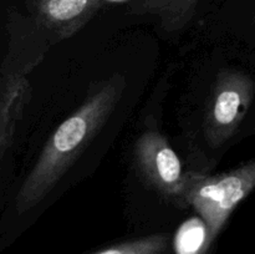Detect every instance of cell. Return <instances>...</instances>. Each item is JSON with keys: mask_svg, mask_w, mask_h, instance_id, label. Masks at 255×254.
<instances>
[{"mask_svg": "<svg viewBox=\"0 0 255 254\" xmlns=\"http://www.w3.org/2000/svg\"><path fill=\"white\" fill-rule=\"evenodd\" d=\"M134 161L147 184L162 197L182 207L186 173L181 159L163 134L146 131L134 144Z\"/></svg>", "mask_w": 255, "mask_h": 254, "instance_id": "obj_4", "label": "cell"}, {"mask_svg": "<svg viewBox=\"0 0 255 254\" xmlns=\"http://www.w3.org/2000/svg\"><path fill=\"white\" fill-rule=\"evenodd\" d=\"M201 0H136L132 11L157 16L166 31L181 30L192 20Z\"/></svg>", "mask_w": 255, "mask_h": 254, "instance_id": "obj_7", "label": "cell"}, {"mask_svg": "<svg viewBox=\"0 0 255 254\" xmlns=\"http://www.w3.org/2000/svg\"><path fill=\"white\" fill-rule=\"evenodd\" d=\"M167 252H168V236L157 233L133 241L124 242L92 254H167Z\"/></svg>", "mask_w": 255, "mask_h": 254, "instance_id": "obj_9", "label": "cell"}, {"mask_svg": "<svg viewBox=\"0 0 255 254\" xmlns=\"http://www.w3.org/2000/svg\"><path fill=\"white\" fill-rule=\"evenodd\" d=\"M102 0H37L39 22L59 39L81 30L100 9Z\"/></svg>", "mask_w": 255, "mask_h": 254, "instance_id": "obj_5", "label": "cell"}, {"mask_svg": "<svg viewBox=\"0 0 255 254\" xmlns=\"http://www.w3.org/2000/svg\"><path fill=\"white\" fill-rule=\"evenodd\" d=\"M125 87L126 81L120 75L106 80L55 129L17 193L15 207L19 213L34 208L55 188L101 131L121 100Z\"/></svg>", "mask_w": 255, "mask_h": 254, "instance_id": "obj_1", "label": "cell"}, {"mask_svg": "<svg viewBox=\"0 0 255 254\" xmlns=\"http://www.w3.org/2000/svg\"><path fill=\"white\" fill-rule=\"evenodd\" d=\"M255 188V159L219 174L186 173L182 208L193 207L216 239L231 214Z\"/></svg>", "mask_w": 255, "mask_h": 254, "instance_id": "obj_2", "label": "cell"}, {"mask_svg": "<svg viewBox=\"0 0 255 254\" xmlns=\"http://www.w3.org/2000/svg\"><path fill=\"white\" fill-rule=\"evenodd\" d=\"M31 91L29 80L19 74L5 77L0 86V163L30 102Z\"/></svg>", "mask_w": 255, "mask_h": 254, "instance_id": "obj_6", "label": "cell"}, {"mask_svg": "<svg viewBox=\"0 0 255 254\" xmlns=\"http://www.w3.org/2000/svg\"><path fill=\"white\" fill-rule=\"evenodd\" d=\"M254 90L248 75L237 70L219 72L204 112V134L212 147L222 146L236 133L251 107Z\"/></svg>", "mask_w": 255, "mask_h": 254, "instance_id": "obj_3", "label": "cell"}, {"mask_svg": "<svg viewBox=\"0 0 255 254\" xmlns=\"http://www.w3.org/2000/svg\"><path fill=\"white\" fill-rule=\"evenodd\" d=\"M213 242L208 228L201 217L184 222L177 231L173 241L176 254H207Z\"/></svg>", "mask_w": 255, "mask_h": 254, "instance_id": "obj_8", "label": "cell"}]
</instances>
